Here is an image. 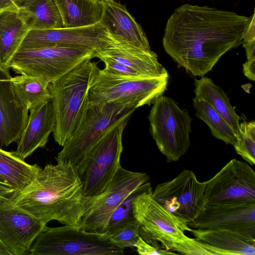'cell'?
Listing matches in <instances>:
<instances>
[{"instance_id":"cell-2","label":"cell","mask_w":255,"mask_h":255,"mask_svg":"<svg viewBox=\"0 0 255 255\" xmlns=\"http://www.w3.org/2000/svg\"><path fill=\"white\" fill-rule=\"evenodd\" d=\"M88 198L76 166L57 162L47 164L32 182L14 191L2 204L27 213L46 225L54 220L79 229Z\"/></svg>"},{"instance_id":"cell-27","label":"cell","mask_w":255,"mask_h":255,"mask_svg":"<svg viewBox=\"0 0 255 255\" xmlns=\"http://www.w3.org/2000/svg\"><path fill=\"white\" fill-rule=\"evenodd\" d=\"M193 101L195 116L207 124L212 135L234 146L237 142V135L223 117L206 100L195 97Z\"/></svg>"},{"instance_id":"cell-17","label":"cell","mask_w":255,"mask_h":255,"mask_svg":"<svg viewBox=\"0 0 255 255\" xmlns=\"http://www.w3.org/2000/svg\"><path fill=\"white\" fill-rule=\"evenodd\" d=\"M9 69L0 67V148L17 142L28 120L29 109L14 90Z\"/></svg>"},{"instance_id":"cell-26","label":"cell","mask_w":255,"mask_h":255,"mask_svg":"<svg viewBox=\"0 0 255 255\" xmlns=\"http://www.w3.org/2000/svg\"><path fill=\"white\" fill-rule=\"evenodd\" d=\"M11 80L16 93L29 110L51 99L50 83L41 77L19 75L12 77Z\"/></svg>"},{"instance_id":"cell-24","label":"cell","mask_w":255,"mask_h":255,"mask_svg":"<svg viewBox=\"0 0 255 255\" xmlns=\"http://www.w3.org/2000/svg\"><path fill=\"white\" fill-rule=\"evenodd\" d=\"M41 170L37 164H28L13 152L0 148V175L14 191L30 184Z\"/></svg>"},{"instance_id":"cell-8","label":"cell","mask_w":255,"mask_h":255,"mask_svg":"<svg viewBox=\"0 0 255 255\" xmlns=\"http://www.w3.org/2000/svg\"><path fill=\"white\" fill-rule=\"evenodd\" d=\"M153 104L148 116L151 134L167 161H177L190 147L192 119L168 97L161 96Z\"/></svg>"},{"instance_id":"cell-19","label":"cell","mask_w":255,"mask_h":255,"mask_svg":"<svg viewBox=\"0 0 255 255\" xmlns=\"http://www.w3.org/2000/svg\"><path fill=\"white\" fill-rule=\"evenodd\" d=\"M33 25L32 14L21 7L0 14V67L10 69L12 58Z\"/></svg>"},{"instance_id":"cell-22","label":"cell","mask_w":255,"mask_h":255,"mask_svg":"<svg viewBox=\"0 0 255 255\" xmlns=\"http://www.w3.org/2000/svg\"><path fill=\"white\" fill-rule=\"evenodd\" d=\"M197 240L220 251L223 255H255V237L221 228L192 229Z\"/></svg>"},{"instance_id":"cell-7","label":"cell","mask_w":255,"mask_h":255,"mask_svg":"<svg viewBox=\"0 0 255 255\" xmlns=\"http://www.w3.org/2000/svg\"><path fill=\"white\" fill-rule=\"evenodd\" d=\"M95 49L73 45H55L18 51L10 69L20 75L41 77L49 83L77 65L94 57Z\"/></svg>"},{"instance_id":"cell-32","label":"cell","mask_w":255,"mask_h":255,"mask_svg":"<svg viewBox=\"0 0 255 255\" xmlns=\"http://www.w3.org/2000/svg\"><path fill=\"white\" fill-rule=\"evenodd\" d=\"M171 251L178 252L183 255H223L219 250L201 242L197 239L188 237L186 240L174 245Z\"/></svg>"},{"instance_id":"cell-10","label":"cell","mask_w":255,"mask_h":255,"mask_svg":"<svg viewBox=\"0 0 255 255\" xmlns=\"http://www.w3.org/2000/svg\"><path fill=\"white\" fill-rule=\"evenodd\" d=\"M132 109H135L127 104L110 103L98 107L89 103L82 121L58 153L57 162L76 166L100 135Z\"/></svg>"},{"instance_id":"cell-37","label":"cell","mask_w":255,"mask_h":255,"mask_svg":"<svg viewBox=\"0 0 255 255\" xmlns=\"http://www.w3.org/2000/svg\"><path fill=\"white\" fill-rule=\"evenodd\" d=\"M25 0H0V14L3 11L19 7Z\"/></svg>"},{"instance_id":"cell-13","label":"cell","mask_w":255,"mask_h":255,"mask_svg":"<svg viewBox=\"0 0 255 255\" xmlns=\"http://www.w3.org/2000/svg\"><path fill=\"white\" fill-rule=\"evenodd\" d=\"M205 182L206 205L255 202V172L247 162L233 159Z\"/></svg>"},{"instance_id":"cell-36","label":"cell","mask_w":255,"mask_h":255,"mask_svg":"<svg viewBox=\"0 0 255 255\" xmlns=\"http://www.w3.org/2000/svg\"><path fill=\"white\" fill-rule=\"evenodd\" d=\"M243 66L245 75L249 79L254 81L255 79V59L247 60L243 64Z\"/></svg>"},{"instance_id":"cell-28","label":"cell","mask_w":255,"mask_h":255,"mask_svg":"<svg viewBox=\"0 0 255 255\" xmlns=\"http://www.w3.org/2000/svg\"><path fill=\"white\" fill-rule=\"evenodd\" d=\"M20 7L32 14V28L64 27L62 17L54 0H25Z\"/></svg>"},{"instance_id":"cell-34","label":"cell","mask_w":255,"mask_h":255,"mask_svg":"<svg viewBox=\"0 0 255 255\" xmlns=\"http://www.w3.org/2000/svg\"><path fill=\"white\" fill-rule=\"evenodd\" d=\"M97 58L104 63L105 68L103 70L109 74L134 79L148 78L141 73L110 58L103 56H98Z\"/></svg>"},{"instance_id":"cell-29","label":"cell","mask_w":255,"mask_h":255,"mask_svg":"<svg viewBox=\"0 0 255 255\" xmlns=\"http://www.w3.org/2000/svg\"><path fill=\"white\" fill-rule=\"evenodd\" d=\"M237 154L252 165L255 164V122L239 124L237 143L234 145Z\"/></svg>"},{"instance_id":"cell-18","label":"cell","mask_w":255,"mask_h":255,"mask_svg":"<svg viewBox=\"0 0 255 255\" xmlns=\"http://www.w3.org/2000/svg\"><path fill=\"white\" fill-rule=\"evenodd\" d=\"M104 1L101 20L112 43L150 51V47L141 26L126 8L115 0Z\"/></svg>"},{"instance_id":"cell-41","label":"cell","mask_w":255,"mask_h":255,"mask_svg":"<svg viewBox=\"0 0 255 255\" xmlns=\"http://www.w3.org/2000/svg\"><path fill=\"white\" fill-rule=\"evenodd\" d=\"M0 184L4 186L10 187L4 179L0 175Z\"/></svg>"},{"instance_id":"cell-4","label":"cell","mask_w":255,"mask_h":255,"mask_svg":"<svg viewBox=\"0 0 255 255\" xmlns=\"http://www.w3.org/2000/svg\"><path fill=\"white\" fill-rule=\"evenodd\" d=\"M132 109L107 128L75 166L86 197L103 192L121 166L122 135Z\"/></svg>"},{"instance_id":"cell-6","label":"cell","mask_w":255,"mask_h":255,"mask_svg":"<svg viewBox=\"0 0 255 255\" xmlns=\"http://www.w3.org/2000/svg\"><path fill=\"white\" fill-rule=\"evenodd\" d=\"M168 76L134 79L98 71L89 92V103L102 107L110 103L127 104L135 109L150 105L166 90Z\"/></svg>"},{"instance_id":"cell-14","label":"cell","mask_w":255,"mask_h":255,"mask_svg":"<svg viewBox=\"0 0 255 255\" xmlns=\"http://www.w3.org/2000/svg\"><path fill=\"white\" fill-rule=\"evenodd\" d=\"M111 43L101 23L78 27L32 28L23 39L19 50L55 45H73L98 49Z\"/></svg>"},{"instance_id":"cell-25","label":"cell","mask_w":255,"mask_h":255,"mask_svg":"<svg viewBox=\"0 0 255 255\" xmlns=\"http://www.w3.org/2000/svg\"><path fill=\"white\" fill-rule=\"evenodd\" d=\"M195 98L208 101L223 117L238 136L240 118L224 91L212 80L202 76L194 81Z\"/></svg>"},{"instance_id":"cell-15","label":"cell","mask_w":255,"mask_h":255,"mask_svg":"<svg viewBox=\"0 0 255 255\" xmlns=\"http://www.w3.org/2000/svg\"><path fill=\"white\" fill-rule=\"evenodd\" d=\"M46 226L27 213L0 204V241L11 255H28Z\"/></svg>"},{"instance_id":"cell-35","label":"cell","mask_w":255,"mask_h":255,"mask_svg":"<svg viewBox=\"0 0 255 255\" xmlns=\"http://www.w3.org/2000/svg\"><path fill=\"white\" fill-rule=\"evenodd\" d=\"M255 41V12L250 17L243 34V42H250Z\"/></svg>"},{"instance_id":"cell-12","label":"cell","mask_w":255,"mask_h":255,"mask_svg":"<svg viewBox=\"0 0 255 255\" xmlns=\"http://www.w3.org/2000/svg\"><path fill=\"white\" fill-rule=\"evenodd\" d=\"M152 191H145L133 199V216L140 224V232L171 251L174 245L188 238L184 232H189L191 228L157 202Z\"/></svg>"},{"instance_id":"cell-11","label":"cell","mask_w":255,"mask_h":255,"mask_svg":"<svg viewBox=\"0 0 255 255\" xmlns=\"http://www.w3.org/2000/svg\"><path fill=\"white\" fill-rule=\"evenodd\" d=\"M206 182L199 181L192 170L184 169L172 180L158 184L152 191L153 198L187 225L204 211Z\"/></svg>"},{"instance_id":"cell-20","label":"cell","mask_w":255,"mask_h":255,"mask_svg":"<svg viewBox=\"0 0 255 255\" xmlns=\"http://www.w3.org/2000/svg\"><path fill=\"white\" fill-rule=\"evenodd\" d=\"M26 125L17 141L14 153L24 160L39 148L45 146L55 128V117L51 100L29 110Z\"/></svg>"},{"instance_id":"cell-3","label":"cell","mask_w":255,"mask_h":255,"mask_svg":"<svg viewBox=\"0 0 255 255\" xmlns=\"http://www.w3.org/2000/svg\"><path fill=\"white\" fill-rule=\"evenodd\" d=\"M88 59L49 85L55 117L52 132L63 146L82 121L89 102V92L100 69Z\"/></svg>"},{"instance_id":"cell-40","label":"cell","mask_w":255,"mask_h":255,"mask_svg":"<svg viewBox=\"0 0 255 255\" xmlns=\"http://www.w3.org/2000/svg\"><path fill=\"white\" fill-rule=\"evenodd\" d=\"M0 255H11L10 252L0 241Z\"/></svg>"},{"instance_id":"cell-30","label":"cell","mask_w":255,"mask_h":255,"mask_svg":"<svg viewBox=\"0 0 255 255\" xmlns=\"http://www.w3.org/2000/svg\"><path fill=\"white\" fill-rule=\"evenodd\" d=\"M150 189L151 185L137 190L125 199L113 213L105 233L109 235L134 219L132 210V200L137 195Z\"/></svg>"},{"instance_id":"cell-5","label":"cell","mask_w":255,"mask_h":255,"mask_svg":"<svg viewBox=\"0 0 255 255\" xmlns=\"http://www.w3.org/2000/svg\"><path fill=\"white\" fill-rule=\"evenodd\" d=\"M124 249L105 233L82 230L64 225L46 226L33 243L28 255H123Z\"/></svg>"},{"instance_id":"cell-42","label":"cell","mask_w":255,"mask_h":255,"mask_svg":"<svg viewBox=\"0 0 255 255\" xmlns=\"http://www.w3.org/2000/svg\"><path fill=\"white\" fill-rule=\"evenodd\" d=\"M101 0L106 1V0Z\"/></svg>"},{"instance_id":"cell-39","label":"cell","mask_w":255,"mask_h":255,"mask_svg":"<svg viewBox=\"0 0 255 255\" xmlns=\"http://www.w3.org/2000/svg\"><path fill=\"white\" fill-rule=\"evenodd\" d=\"M14 191L10 187L0 184V204L3 203Z\"/></svg>"},{"instance_id":"cell-31","label":"cell","mask_w":255,"mask_h":255,"mask_svg":"<svg viewBox=\"0 0 255 255\" xmlns=\"http://www.w3.org/2000/svg\"><path fill=\"white\" fill-rule=\"evenodd\" d=\"M140 224L134 218L108 235L116 246L125 250L134 248L139 237Z\"/></svg>"},{"instance_id":"cell-9","label":"cell","mask_w":255,"mask_h":255,"mask_svg":"<svg viewBox=\"0 0 255 255\" xmlns=\"http://www.w3.org/2000/svg\"><path fill=\"white\" fill-rule=\"evenodd\" d=\"M149 180L144 172L129 171L121 166L103 192L88 197L79 229L105 233L116 209L131 194L151 185Z\"/></svg>"},{"instance_id":"cell-23","label":"cell","mask_w":255,"mask_h":255,"mask_svg":"<svg viewBox=\"0 0 255 255\" xmlns=\"http://www.w3.org/2000/svg\"><path fill=\"white\" fill-rule=\"evenodd\" d=\"M64 27H78L101 23L104 1L101 0H54Z\"/></svg>"},{"instance_id":"cell-1","label":"cell","mask_w":255,"mask_h":255,"mask_svg":"<svg viewBox=\"0 0 255 255\" xmlns=\"http://www.w3.org/2000/svg\"><path fill=\"white\" fill-rule=\"evenodd\" d=\"M249 20L235 12L184 4L167 20L163 47L179 67L202 77L226 52L242 44Z\"/></svg>"},{"instance_id":"cell-16","label":"cell","mask_w":255,"mask_h":255,"mask_svg":"<svg viewBox=\"0 0 255 255\" xmlns=\"http://www.w3.org/2000/svg\"><path fill=\"white\" fill-rule=\"evenodd\" d=\"M187 225L192 229H229L255 237V202L206 205L204 212Z\"/></svg>"},{"instance_id":"cell-38","label":"cell","mask_w":255,"mask_h":255,"mask_svg":"<svg viewBox=\"0 0 255 255\" xmlns=\"http://www.w3.org/2000/svg\"><path fill=\"white\" fill-rule=\"evenodd\" d=\"M245 48L247 60L255 59V41L250 42L242 43Z\"/></svg>"},{"instance_id":"cell-21","label":"cell","mask_w":255,"mask_h":255,"mask_svg":"<svg viewBox=\"0 0 255 255\" xmlns=\"http://www.w3.org/2000/svg\"><path fill=\"white\" fill-rule=\"evenodd\" d=\"M105 57L134 69L148 78L168 76L156 53L129 46L110 44L95 50L94 57Z\"/></svg>"},{"instance_id":"cell-33","label":"cell","mask_w":255,"mask_h":255,"mask_svg":"<svg viewBox=\"0 0 255 255\" xmlns=\"http://www.w3.org/2000/svg\"><path fill=\"white\" fill-rule=\"evenodd\" d=\"M158 242L152 239L139 231V237L134 245L137 253L140 255H175V253L164 249L157 244Z\"/></svg>"}]
</instances>
